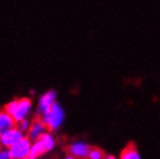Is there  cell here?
<instances>
[{"label":"cell","instance_id":"cell-11","mask_svg":"<svg viewBox=\"0 0 160 159\" xmlns=\"http://www.w3.org/2000/svg\"><path fill=\"white\" fill-rule=\"evenodd\" d=\"M40 139L42 141L43 145H44V147L45 150H47V152H49L51 151L53 147H54V145H55V142H54V139L52 138V136L49 134V133H47L44 132L41 137Z\"/></svg>","mask_w":160,"mask_h":159},{"label":"cell","instance_id":"cell-15","mask_svg":"<svg viewBox=\"0 0 160 159\" xmlns=\"http://www.w3.org/2000/svg\"><path fill=\"white\" fill-rule=\"evenodd\" d=\"M0 159H12L8 149L0 151Z\"/></svg>","mask_w":160,"mask_h":159},{"label":"cell","instance_id":"cell-18","mask_svg":"<svg viewBox=\"0 0 160 159\" xmlns=\"http://www.w3.org/2000/svg\"><path fill=\"white\" fill-rule=\"evenodd\" d=\"M22 159H29L28 157H25V158H22Z\"/></svg>","mask_w":160,"mask_h":159},{"label":"cell","instance_id":"cell-12","mask_svg":"<svg viewBox=\"0 0 160 159\" xmlns=\"http://www.w3.org/2000/svg\"><path fill=\"white\" fill-rule=\"evenodd\" d=\"M105 154L104 152L98 147H92L90 150L88 159H104Z\"/></svg>","mask_w":160,"mask_h":159},{"label":"cell","instance_id":"cell-16","mask_svg":"<svg viewBox=\"0 0 160 159\" xmlns=\"http://www.w3.org/2000/svg\"><path fill=\"white\" fill-rule=\"evenodd\" d=\"M104 159H116L115 156H113V155H107Z\"/></svg>","mask_w":160,"mask_h":159},{"label":"cell","instance_id":"cell-2","mask_svg":"<svg viewBox=\"0 0 160 159\" xmlns=\"http://www.w3.org/2000/svg\"><path fill=\"white\" fill-rule=\"evenodd\" d=\"M64 118H65L64 110L57 102H55L51 106L49 114L48 116V119L45 121L44 124H45V127L51 131L57 130L63 123Z\"/></svg>","mask_w":160,"mask_h":159},{"label":"cell","instance_id":"cell-7","mask_svg":"<svg viewBox=\"0 0 160 159\" xmlns=\"http://www.w3.org/2000/svg\"><path fill=\"white\" fill-rule=\"evenodd\" d=\"M45 129H47V127H45V124L40 119L34 121L33 123L31 124V127L29 128L28 138L35 142L36 140L40 139L41 136L44 133Z\"/></svg>","mask_w":160,"mask_h":159},{"label":"cell","instance_id":"cell-14","mask_svg":"<svg viewBox=\"0 0 160 159\" xmlns=\"http://www.w3.org/2000/svg\"><path fill=\"white\" fill-rule=\"evenodd\" d=\"M21 132H24L26 130H28L30 128V122L28 120H23V121H21L18 122V127Z\"/></svg>","mask_w":160,"mask_h":159},{"label":"cell","instance_id":"cell-1","mask_svg":"<svg viewBox=\"0 0 160 159\" xmlns=\"http://www.w3.org/2000/svg\"><path fill=\"white\" fill-rule=\"evenodd\" d=\"M56 102V92L54 90H50L48 92L44 93L40 100H39V108L38 115L40 116V120L44 123L49 114V111L53 103Z\"/></svg>","mask_w":160,"mask_h":159},{"label":"cell","instance_id":"cell-19","mask_svg":"<svg viewBox=\"0 0 160 159\" xmlns=\"http://www.w3.org/2000/svg\"><path fill=\"white\" fill-rule=\"evenodd\" d=\"M0 145H1V144H0Z\"/></svg>","mask_w":160,"mask_h":159},{"label":"cell","instance_id":"cell-3","mask_svg":"<svg viewBox=\"0 0 160 159\" xmlns=\"http://www.w3.org/2000/svg\"><path fill=\"white\" fill-rule=\"evenodd\" d=\"M31 149V140L28 137H24L19 142L15 144L9 149L12 159H22L28 157Z\"/></svg>","mask_w":160,"mask_h":159},{"label":"cell","instance_id":"cell-5","mask_svg":"<svg viewBox=\"0 0 160 159\" xmlns=\"http://www.w3.org/2000/svg\"><path fill=\"white\" fill-rule=\"evenodd\" d=\"M32 102L29 98L23 97L18 99V106L13 115V119L16 122H19L26 119L31 110Z\"/></svg>","mask_w":160,"mask_h":159},{"label":"cell","instance_id":"cell-9","mask_svg":"<svg viewBox=\"0 0 160 159\" xmlns=\"http://www.w3.org/2000/svg\"><path fill=\"white\" fill-rule=\"evenodd\" d=\"M121 159H141L135 144L129 143L121 152Z\"/></svg>","mask_w":160,"mask_h":159},{"label":"cell","instance_id":"cell-17","mask_svg":"<svg viewBox=\"0 0 160 159\" xmlns=\"http://www.w3.org/2000/svg\"><path fill=\"white\" fill-rule=\"evenodd\" d=\"M66 159H75L72 155H71V154H68L67 156H66Z\"/></svg>","mask_w":160,"mask_h":159},{"label":"cell","instance_id":"cell-8","mask_svg":"<svg viewBox=\"0 0 160 159\" xmlns=\"http://www.w3.org/2000/svg\"><path fill=\"white\" fill-rule=\"evenodd\" d=\"M16 122L13 117L10 116L5 111L0 112V136L11 128L15 127Z\"/></svg>","mask_w":160,"mask_h":159},{"label":"cell","instance_id":"cell-10","mask_svg":"<svg viewBox=\"0 0 160 159\" xmlns=\"http://www.w3.org/2000/svg\"><path fill=\"white\" fill-rule=\"evenodd\" d=\"M44 152H47V150H45L44 145H43V143H42V141L41 139H38V140H36L35 142H34V144L31 146L28 158L29 159H36L37 157L43 154Z\"/></svg>","mask_w":160,"mask_h":159},{"label":"cell","instance_id":"cell-4","mask_svg":"<svg viewBox=\"0 0 160 159\" xmlns=\"http://www.w3.org/2000/svg\"><path fill=\"white\" fill-rule=\"evenodd\" d=\"M23 138H24L23 132H21L18 127H15L0 136V144H1V146L7 147V149H10L11 147L14 146L15 144H17Z\"/></svg>","mask_w":160,"mask_h":159},{"label":"cell","instance_id":"cell-6","mask_svg":"<svg viewBox=\"0 0 160 159\" xmlns=\"http://www.w3.org/2000/svg\"><path fill=\"white\" fill-rule=\"evenodd\" d=\"M91 146L85 144V143H74L71 146H68V154L72 155L75 159H86L88 158L90 150H91Z\"/></svg>","mask_w":160,"mask_h":159},{"label":"cell","instance_id":"cell-13","mask_svg":"<svg viewBox=\"0 0 160 159\" xmlns=\"http://www.w3.org/2000/svg\"><path fill=\"white\" fill-rule=\"evenodd\" d=\"M17 106H18V99H14L12 101H10L9 103H7L5 105V108H4V111L6 113H8V114L10 116H12L14 115V113L17 109Z\"/></svg>","mask_w":160,"mask_h":159}]
</instances>
